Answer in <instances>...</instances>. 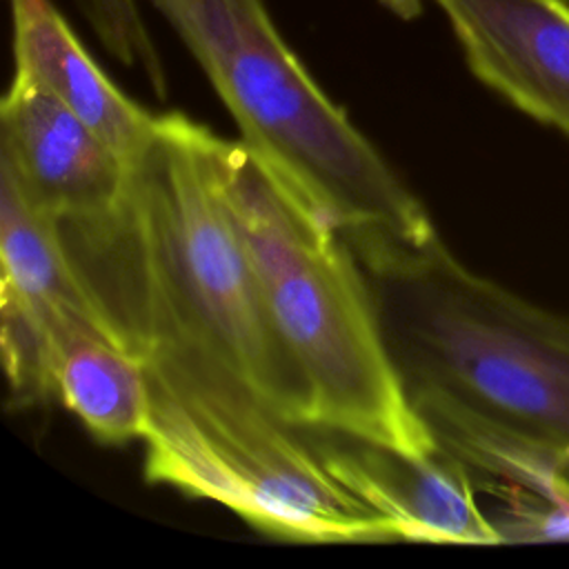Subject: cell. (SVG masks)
<instances>
[{
    "mask_svg": "<svg viewBox=\"0 0 569 569\" xmlns=\"http://www.w3.org/2000/svg\"><path fill=\"white\" fill-rule=\"evenodd\" d=\"M53 391L100 442L120 445L144 433L149 418L144 360L96 327L71 325L58 338Z\"/></svg>",
    "mask_w": 569,
    "mask_h": 569,
    "instance_id": "11",
    "label": "cell"
},
{
    "mask_svg": "<svg viewBox=\"0 0 569 569\" xmlns=\"http://www.w3.org/2000/svg\"><path fill=\"white\" fill-rule=\"evenodd\" d=\"M202 151L269 320L311 389L316 429L405 453L436 451L347 240L242 140L204 127Z\"/></svg>",
    "mask_w": 569,
    "mask_h": 569,
    "instance_id": "3",
    "label": "cell"
},
{
    "mask_svg": "<svg viewBox=\"0 0 569 569\" xmlns=\"http://www.w3.org/2000/svg\"><path fill=\"white\" fill-rule=\"evenodd\" d=\"M347 244L438 447L489 491L569 518V316L476 273L438 231Z\"/></svg>",
    "mask_w": 569,
    "mask_h": 569,
    "instance_id": "1",
    "label": "cell"
},
{
    "mask_svg": "<svg viewBox=\"0 0 569 569\" xmlns=\"http://www.w3.org/2000/svg\"><path fill=\"white\" fill-rule=\"evenodd\" d=\"M431 2L485 87L569 138V0Z\"/></svg>",
    "mask_w": 569,
    "mask_h": 569,
    "instance_id": "8",
    "label": "cell"
},
{
    "mask_svg": "<svg viewBox=\"0 0 569 569\" xmlns=\"http://www.w3.org/2000/svg\"><path fill=\"white\" fill-rule=\"evenodd\" d=\"M100 44L124 67L144 73L156 96H167L162 58L142 18L140 0H76Z\"/></svg>",
    "mask_w": 569,
    "mask_h": 569,
    "instance_id": "12",
    "label": "cell"
},
{
    "mask_svg": "<svg viewBox=\"0 0 569 569\" xmlns=\"http://www.w3.org/2000/svg\"><path fill=\"white\" fill-rule=\"evenodd\" d=\"M0 262V340L11 396L18 405L42 402L53 396L56 342L67 327L91 325L120 336L78 273L60 222L27 196L2 160Z\"/></svg>",
    "mask_w": 569,
    "mask_h": 569,
    "instance_id": "6",
    "label": "cell"
},
{
    "mask_svg": "<svg viewBox=\"0 0 569 569\" xmlns=\"http://www.w3.org/2000/svg\"><path fill=\"white\" fill-rule=\"evenodd\" d=\"M0 122V160L60 224L100 218L122 198L129 167L67 104L22 71L13 69Z\"/></svg>",
    "mask_w": 569,
    "mask_h": 569,
    "instance_id": "7",
    "label": "cell"
},
{
    "mask_svg": "<svg viewBox=\"0 0 569 569\" xmlns=\"http://www.w3.org/2000/svg\"><path fill=\"white\" fill-rule=\"evenodd\" d=\"M149 378L144 478L213 500L289 542H389L396 527L353 496L318 445L247 385L182 349H136Z\"/></svg>",
    "mask_w": 569,
    "mask_h": 569,
    "instance_id": "5",
    "label": "cell"
},
{
    "mask_svg": "<svg viewBox=\"0 0 569 569\" xmlns=\"http://www.w3.org/2000/svg\"><path fill=\"white\" fill-rule=\"evenodd\" d=\"M196 58L240 140L345 240L436 233L429 211L313 80L267 0H147Z\"/></svg>",
    "mask_w": 569,
    "mask_h": 569,
    "instance_id": "4",
    "label": "cell"
},
{
    "mask_svg": "<svg viewBox=\"0 0 569 569\" xmlns=\"http://www.w3.org/2000/svg\"><path fill=\"white\" fill-rule=\"evenodd\" d=\"M202 129L178 111L158 116L118 204L60 224L64 244L124 347L162 345L209 360L282 420L316 429L311 389L213 189Z\"/></svg>",
    "mask_w": 569,
    "mask_h": 569,
    "instance_id": "2",
    "label": "cell"
},
{
    "mask_svg": "<svg viewBox=\"0 0 569 569\" xmlns=\"http://www.w3.org/2000/svg\"><path fill=\"white\" fill-rule=\"evenodd\" d=\"M345 440L347 445H318L327 469L389 520L400 540L505 542L496 522L476 500L471 469L442 447L431 453H405L382 445Z\"/></svg>",
    "mask_w": 569,
    "mask_h": 569,
    "instance_id": "9",
    "label": "cell"
},
{
    "mask_svg": "<svg viewBox=\"0 0 569 569\" xmlns=\"http://www.w3.org/2000/svg\"><path fill=\"white\" fill-rule=\"evenodd\" d=\"M11 49L13 69L67 104L127 167L149 147L158 116L113 84L51 0H11Z\"/></svg>",
    "mask_w": 569,
    "mask_h": 569,
    "instance_id": "10",
    "label": "cell"
}]
</instances>
